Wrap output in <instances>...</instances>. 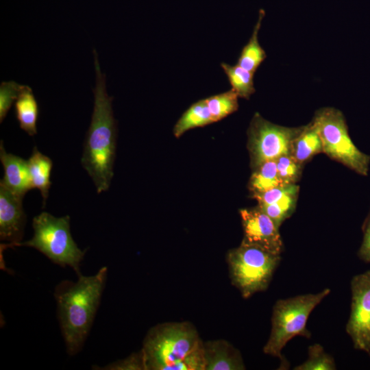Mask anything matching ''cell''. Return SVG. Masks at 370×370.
<instances>
[{"mask_svg":"<svg viewBox=\"0 0 370 370\" xmlns=\"http://www.w3.org/2000/svg\"><path fill=\"white\" fill-rule=\"evenodd\" d=\"M93 54L96 73L94 108L81 164L92 179L97 193H101L109 189L114 175L117 128L112 105L113 97L107 92L106 75L101 72L95 49Z\"/></svg>","mask_w":370,"mask_h":370,"instance_id":"cell-1","label":"cell"},{"mask_svg":"<svg viewBox=\"0 0 370 370\" xmlns=\"http://www.w3.org/2000/svg\"><path fill=\"white\" fill-rule=\"evenodd\" d=\"M108 268L90 276L79 274L76 282L62 281L54 296L66 351L71 356L82 348L92 325L105 287Z\"/></svg>","mask_w":370,"mask_h":370,"instance_id":"cell-2","label":"cell"},{"mask_svg":"<svg viewBox=\"0 0 370 370\" xmlns=\"http://www.w3.org/2000/svg\"><path fill=\"white\" fill-rule=\"evenodd\" d=\"M203 342L189 321L157 324L141 349L146 370H205Z\"/></svg>","mask_w":370,"mask_h":370,"instance_id":"cell-3","label":"cell"},{"mask_svg":"<svg viewBox=\"0 0 370 370\" xmlns=\"http://www.w3.org/2000/svg\"><path fill=\"white\" fill-rule=\"evenodd\" d=\"M330 293L327 288L315 294L308 293L278 300L271 316V330L263 347L265 354L280 360V369H286L289 363L282 353L286 343L297 336L310 338L306 328L308 317L314 308Z\"/></svg>","mask_w":370,"mask_h":370,"instance_id":"cell-4","label":"cell"},{"mask_svg":"<svg viewBox=\"0 0 370 370\" xmlns=\"http://www.w3.org/2000/svg\"><path fill=\"white\" fill-rule=\"evenodd\" d=\"M32 227V238L15 247H33L53 263L62 267L69 266L77 275L81 274L80 263L86 251L78 247L71 236L69 216L56 217L43 212L34 217Z\"/></svg>","mask_w":370,"mask_h":370,"instance_id":"cell-5","label":"cell"},{"mask_svg":"<svg viewBox=\"0 0 370 370\" xmlns=\"http://www.w3.org/2000/svg\"><path fill=\"white\" fill-rule=\"evenodd\" d=\"M280 260V255L241 243L226 256L232 284L245 299L266 291Z\"/></svg>","mask_w":370,"mask_h":370,"instance_id":"cell-6","label":"cell"},{"mask_svg":"<svg viewBox=\"0 0 370 370\" xmlns=\"http://www.w3.org/2000/svg\"><path fill=\"white\" fill-rule=\"evenodd\" d=\"M312 121L319 134L323 152L360 175L368 174L370 156L360 151L352 142L340 110L321 108Z\"/></svg>","mask_w":370,"mask_h":370,"instance_id":"cell-7","label":"cell"},{"mask_svg":"<svg viewBox=\"0 0 370 370\" xmlns=\"http://www.w3.org/2000/svg\"><path fill=\"white\" fill-rule=\"evenodd\" d=\"M302 129L303 126L288 127L274 124L256 113L247 132L252 167L256 169L264 162L291 154L293 143Z\"/></svg>","mask_w":370,"mask_h":370,"instance_id":"cell-8","label":"cell"},{"mask_svg":"<svg viewBox=\"0 0 370 370\" xmlns=\"http://www.w3.org/2000/svg\"><path fill=\"white\" fill-rule=\"evenodd\" d=\"M350 287L351 310L346 332L354 348L370 356V270L354 275Z\"/></svg>","mask_w":370,"mask_h":370,"instance_id":"cell-9","label":"cell"},{"mask_svg":"<svg viewBox=\"0 0 370 370\" xmlns=\"http://www.w3.org/2000/svg\"><path fill=\"white\" fill-rule=\"evenodd\" d=\"M243 238L242 243L280 255L284 245L279 227L258 206L240 210Z\"/></svg>","mask_w":370,"mask_h":370,"instance_id":"cell-10","label":"cell"},{"mask_svg":"<svg viewBox=\"0 0 370 370\" xmlns=\"http://www.w3.org/2000/svg\"><path fill=\"white\" fill-rule=\"evenodd\" d=\"M23 199L0 182V240L8 242L1 244V253L21 242L26 223Z\"/></svg>","mask_w":370,"mask_h":370,"instance_id":"cell-11","label":"cell"},{"mask_svg":"<svg viewBox=\"0 0 370 370\" xmlns=\"http://www.w3.org/2000/svg\"><path fill=\"white\" fill-rule=\"evenodd\" d=\"M205 370H244L241 352L224 339L203 342Z\"/></svg>","mask_w":370,"mask_h":370,"instance_id":"cell-12","label":"cell"},{"mask_svg":"<svg viewBox=\"0 0 370 370\" xmlns=\"http://www.w3.org/2000/svg\"><path fill=\"white\" fill-rule=\"evenodd\" d=\"M0 160L4 171L0 182L14 193L24 197L32 189L27 160L6 152L3 140L0 143Z\"/></svg>","mask_w":370,"mask_h":370,"instance_id":"cell-13","label":"cell"},{"mask_svg":"<svg viewBox=\"0 0 370 370\" xmlns=\"http://www.w3.org/2000/svg\"><path fill=\"white\" fill-rule=\"evenodd\" d=\"M27 162L32 187L40 190L42 197V208H45L51 185L50 177L53 162L34 147Z\"/></svg>","mask_w":370,"mask_h":370,"instance_id":"cell-14","label":"cell"},{"mask_svg":"<svg viewBox=\"0 0 370 370\" xmlns=\"http://www.w3.org/2000/svg\"><path fill=\"white\" fill-rule=\"evenodd\" d=\"M14 111L20 127L31 136L36 135L39 108L29 86H23L15 101Z\"/></svg>","mask_w":370,"mask_h":370,"instance_id":"cell-15","label":"cell"},{"mask_svg":"<svg viewBox=\"0 0 370 370\" xmlns=\"http://www.w3.org/2000/svg\"><path fill=\"white\" fill-rule=\"evenodd\" d=\"M323 151L318 130L312 121L303 129L293 143L291 155L301 164L314 155Z\"/></svg>","mask_w":370,"mask_h":370,"instance_id":"cell-16","label":"cell"},{"mask_svg":"<svg viewBox=\"0 0 370 370\" xmlns=\"http://www.w3.org/2000/svg\"><path fill=\"white\" fill-rule=\"evenodd\" d=\"M213 119L205 99L193 103L177 120L173 127V135L180 138L187 131L213 123Z\"/></svg>","mask_w":370,"mask_h":370,"instance_id":"cell-17","label":"cell"},{"mask_svg":"<svg viewBox=\"0 0 370 370\" xmlns=\"http://www.w3.org/2000/svg\"><path fill=\"white\" fill-rule=\"evenodd\" d=\"M264 14V10H260L252 34L248 42L243 47L237 61L238 65L254 73L267 58L265 51L258 41V32Z\"/></svg>","mask_w":370,"mask_h":370,"instance_id":"cell-18","label":"cell"},{"mask_svg":"<svg viewBox=\"0 0 370 370\" xmlns=\"http://www.w3.org/2000/svg\"><path fill=\"white\" fill-rule=\"evenodd\" d=\"M254 169L249 182L252 195L285 184L278 173L275 160L264 162Z\"/></svg>","mask_w":370,"mask_h":370,"instance_id":"cell-19","label":"cell"},{"mask_svg":"<svg viewBox=\"0 0 370 370\" xmlns=\"http://www.w3.org/2000/svg\"><path fill=\"white\" fill-rule=\"evenodd\" d=\"M233 90L238 97L248 99L256 91L254 84V73L241 67L238 64L230 65L221 64Z\"/></svg>","mask_w":370,"mask_h":370,"instance_id":"cell-20","label":"cell"},{"mask_svg":"<svg viewBox=\"0 0 370 370\" xmlns=\"http://www.w3.org/2000/svg\"><path fill=\"white\" fill-rule=\"evenodd\" d=\"M238 96L232 89L206 98L214 123L236 112L238 108Z\"/></svg>","mask_w":370,"mask_h":370,"instance_id":"cell-21","label":"cell"},{"mask_svg":"<svg viewBox=\"0 0 370 370\" xmlns=\"http://www.w3.org/2000/svg\"><path fill=\"white\" fill-rule=\"evenodd\" d=\"M308 359L293 368L295 370H335L334 358L325 352L318 343L311 345L308 349Z\"/></svg>","mask_w":370,"mask_h":370,"instance_id":"cell-22","label":"cell"},{"mask_svg":"<svg viewBox=\"0 0 370 370\" xmlns=\"http://www.w3.org/2000/svg\"><path fill=\"white\" fill-rule=\"evenodd\" d=\"M297 195L298 193L288 195L275 203L258 206L280 227L283 221L293 212Z\"/></svg>","mask_w":370,"mask_h":370,"instance_id":"cell-23","label":"cell"},{"mask_svg":"<svg viewBox=\"0 0 370 370\" xmlns=\"http://www.w3.org/2000/svg\"><path fill=\"white\" fill-rule=\"evenodd\" d=\"M275 161L278 173L284 184H295L300 175L301 164L291 154L281 156Z\"/></svg>","mask_w":370,"mask_h":370,"instance_id":"cell-24","label":"cell"},{"mask_svg":"<svg viewBox=\"0 0 370 370\" xmlns=\"http://www.w3.org/2000/svg\"><path fill=\"white\" fill-rule=\"evenodd\" d=\"M23 85L14 81L2 82L0 85V122L5 118L16 100Z\"/></svg>","mask_w":370,"mask_h":370,"instance_id":"cell-25","label":"cell"},{"mask_svg":"<svg viewBox=\"0 0 370 370\" xmlns=\"http://www.w3.org/2000/svg\"><path fill=\"white\" fill-rule=\"evenodd\" d=\"M299 186L295 184H284L263 193L252 195L258 201V206L269 205L275 203L284 197L291 194H297Z\"/></svg>","mask_w":370,"mask_h":370,"instance_id":"cell-26","label":"cell"},{"mask_svg":"<svg viewBox=\"0 0 370 370\" xmlns=\"http://www.w3.org/2000/svg\"><path fill=\"white\" fill-rule=\"evenodd\" d=\"M105 369L119 370H146L142 351L132 354L130 356L109 364Z\"/></svg>","mask_w":370,"mask_h":370,"instance_id":"cell-27","label":"cell"},{"mask_svg":"<svg viewBox=\"0 0 370 370\" xmlns=\"http://www.w3.org/2000/svg\"><path fill=\"white\" fill-rule=\"evenodd\" d=\"M363 232V240L358 255L362 260L370 262V212L364 223Z\"/></svg>","mask_w":370,"mask_h":370,"instance_id":"cell-28","label":"cell"}]
</instances>
